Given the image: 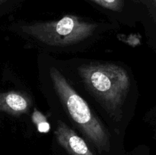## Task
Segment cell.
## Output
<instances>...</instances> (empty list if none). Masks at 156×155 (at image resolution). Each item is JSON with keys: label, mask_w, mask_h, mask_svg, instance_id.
Returning <instances> with one entry per match:
<instances>
[{"label": "cell", "mask_w": 156, "mask_h": 155, "mask_svg": "<svg viewBox=\"0 0 156 155\" xmlns=\"http://www.w3.org/2000/svg\"><path fill=\"white\" fill-rule=\"evenodd\" d=\"M79 71L88 89L100 100L108 113L119 121L130 87L126 70L114 64L94 63L82 65Z\"/></svg>", "instance_id": "1"}, {"label": "cell", "mask_w": 156, "mask_h": 155, "mask_svg": "<svg viewBox=\"0 0 156 155\" xmlns=\"http://www.w3.org/2000/svg\"><path fill=\"white\" fill-rule=\"evenodd\" d=\"M50 74L55 91L73 121L100 151H108L109 135L86 101L72 88L57 68L51 67Z\"/></svg>", "instance_id": "2"}, {"label": "cell", "mask_w": 156, "mask_h": 155, "mask_svg": "<svg viewBox=\"0 0 156 155\" xmlns=\"http://www.w3.org/2000/svg\"><path fill=\"white\" fill-rule=\"evenodd\" d=\"M97 27V24L82 21L76 16L66 15L58 21L24 25L21 30L43 43L60 46L84 40L94 33Z\"/></svg>", "instance_id": "3"}, {"label": "cell", "mask_w": 156, "mask_h": 155, "mask_svg": "<svg viewBox=\"0 0 156 155\" xmlns=\"http://www.w3.org/2000/svg\"><path fill=\"white\" fill-rule=\"evenodd\" d=\"M55 135L59 144L70 155H94L85 141L62 122H58Z\"/></svg>", "instance_id": "4"}, {"label": "cell", "mask_w": 156, "mask_h": 155, "mask_svg": "<svg viewBox=\"0 0 156 155\" xmlns=\"http://www.w3.org/2000/svg\"><path fill=\"white\" fill-rule=\"evenodd\" d=\"M30 103L24 95L17 92L0 93V110L13 115L27 112Z\"/></svg>", "instance_id": "5"}, {"label": "cell", "mask_w": 156, "mask_h": 155, "mask_svg": "<svg viewBox=\"0 0 156 155\" xmlns=\"http://www.w3.org/2000/svg\"><path fill=\"white\" fill-rule=\"evenodd\" d=\"M33 121L37 125L38 131L41 133H47L50 129V126L48 122L47 121V119L44 116V115L41 113L39 111L35 109L33 113Z\"/></svg>", "instance_id": "6"}, {"label": "cell", "mask_w": 156, "mask_h": 155, "mask_svg": "<svg viewBox=\"0 0 156 155\" xmlns=\"http://www.w3.org/2000/svg\"><path fill=\"white\" fill-rule=\"evenodd\" d=\"M106 9L116 12H120L123 5V0H93Z\"/></svg>", "instance_id": "7"}, {"label": "cell", "mask_w": 156, "mask_h": 155, "mask_svg": "<svg viewBox=\"0 0 156 155\" xmlns=\"http://www.w3.org/2000/svg\"><path fill=\"white\" fill-rule=\"evenodd\" d=\"M8 0H0V5L3 4V3H5V2H7Z\"/></svg>", "instance_id": "8"}, {"label": "cell", "mask_w": 156, "mask_h": 155, "mask_svg": "<svg viewBox=\"0 0 156 155\" xmlns=\"http://www.w3.org/2000/svg\"><path fill=\"white\" fill-rule=\"evenodd\" d=\"M154 1H155V4H156V0H154Z\"/></svg>", "instance_id": "9"}]
</instances>
